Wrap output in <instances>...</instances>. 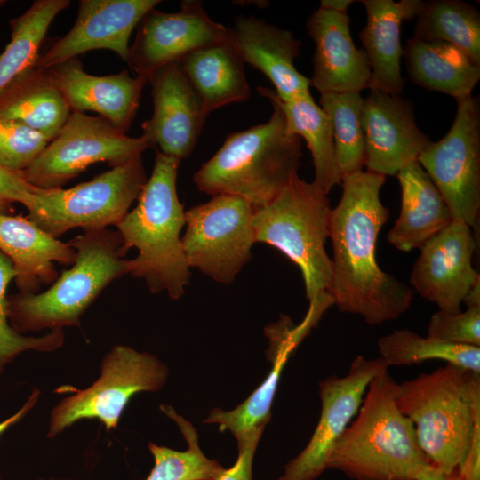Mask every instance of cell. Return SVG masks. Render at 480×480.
Returning <instances> with one entry per match:
<instances>
[{"label": "cell", "instance_id": "36", "mask_svg": "<svg viewBox=\"0 0 480 480\" xmlns=\"http://www.w3.org/2000/svg\"><path fill=\"white\" fill-rule=\"evenodd\" d=\"M50 140L41 132L13 120L0 118V165L20 173L44 150Z\"/></svg>", "mask_w": 480, "mask_h": 480}, {"label": "cell", "instance_id": "41", "mask_svg": "<svg viewBox=\"0 0 480 480\" xmlns=\"http://www.w3.org/2000/svg\"><path fill=\"white\" fill-rule=\"evenodd\" d=\"M416 480H464L459 473L447 474L429 463L420 472Z\"/></svg>", "mask_w": 480, "mask_h": 480}, {"label": "cell", "instance_id": "21", "mask_svg": "<svg viewBox=\"0 0 480 480\" xmlns=\"http://www.w3.org/2000/svg\"><path fill=\"white\" fill-rule=\"evenodd\" d=\"M47 69L71 112H96L126 133L136 116L147 83L145 77H132L128 70L108 76L90 75L77 57Z\"/></svg>", "mask_w": 480, "mask_h": 480}, {"label": "cell", "instance_id": "8", "mask_svg": "<svg viewBox=\"0 0 480 480\" xmlns=\"http://www.w3.org/2000/svg\"><path fill=\"white\" fill-rule=\"evenodd\" d=\"M147 180L141 155H138L70 188H39L28 218L57 239L74 228L85 231L116 226Z\"/></svg>", "mask_w": 480, "mask_h": 480}, {"label": "cell", "instance_id": "38", "mask_svg": "<svg viewBox=\"0 0 480 480\" xmlns=\"http://www.w3.org/2000/svg\"><path fill=\"white\" fill-rule=\"evenodd\" d=\"M266 425L252 428L236 436L238 456L230 468L225 469L217 480H252V461Z\"/></svg>", "mask_w": 480, "mask_h": 480}, {"label": "cell", "instance_id": "26", "mask_svg": "<svg viewBox=\"0 0 480 480\" xmlns=\"http://www.w3.org/2000/svg\"><path fill=\"white\" fill-rule=\"evenodd\" d=\"M404 56L412 83L455 100L470 96L480 79V62L444 41L409 38Z\"/></svg>", "mask_w": 480, "mask_h": 480}, {"label": "cell", "instance_id": "14", "mask_svg": "<svg viewBox=\"0 0 480 480\" xmlns=\"http://www.w3.org/2000/svg\"><path fill=\"white\" fill-rule=\"evenodd\" d=\"M386 367L380 357L367 359L358 355L346 375H332L319 382L318 423L308 444L285 465L277 480H315L327 469L330 453L356 415L370 382Z\"/></svg>", "mask_w": 480, "mask_h": 480}, {"label": "cell", "instance_id": "28", "mask_svg": "<svg viewBox=\"0 0 480 480\" xmlns=\"http://www.w3.org/2000/svg\"><path fill=\"white\" fill-rule=\"evenodd\" d=\"M257 90L260 95L281 108L287 132L305 140L315 168L314 181L328 194L334 186L341 183L329 116L315 102L310 92L292 101L283 102L274 90L264 87H258Z\"/></svg>", "mask_w": 480, "mask_h": 480}, {"label": "cell", "instance_id": "25", "mask_svg": "<svg viewBox=\"0 0 480 480\" xmlns=\"http://www.w3.org/2000/svg\"><path fill=\"white\" fill-rule=\"evenodd\" d=\"M71 109L47 68L31 67L0 92V118L21 123L52 140Z\"/></svg>", "mask_w": 480, "mask_h": 480}, {"label": "cell", "instance_id": "22", "mask_svg": "<svg viewBox=\"0 0 480 480\" xmlns=\"http://www.w3.org/2000/svg\"><path fill=\"white\" fill-rule=\"evenodd\" d=\"M367 21L359 34L371 66V91L400 95L404 89L401 74V26L417 17L421 0H363Z\"/></svg>", "mask_w": 480, "mask_h": 480}, {"label": "cell", "instance_id": "37", "mask_svg": "<svg viewBox=\"0 0 480 480\" xmlns=\"http://www.w3.org/2000/svg\"><path fill=\"white\" fill-rule=\"evenodd\" d=\"M428 337L444 342L480 348V308L465 311L434 313L428 326Z\"/></svg>", "mask_w": 480, "mask_h": 480}, {"label": "cell", "instance_id": "1", "mask_svg": "<svg viewBox=\"0 0 480 480\" xmlns=\"http://www.w3.org/2000/svg\"><path fill=\"white\" fill-rule=\"evenodd\" d=\"M386 177L367 171L343 176L342 194L332 209V280L328 293L340 311L376 325L403 315L412 300L411 288L382 271L376 244L389 211L380 198Z\"/></svg>", "mask_w": 480, "mask_h": 480}, {"label": "cell", "instance_id": "44", "mask_svg": "<svg viewBox=\"0 0 480 480\" xmlns=\"http://www.w3.org/2000/svg\"><path fill=\"white\" fill-rule=\"evenodd\" d=\"M4 1L0 0V6L3 5Z\"/></svg>", "mask_w": 480, "mask_h": 480}, {"label": "cell", "instance_id": "43", "mask_svg": "<svg viewBox=\"0 0 480 480\" xmlns=\"http://www.w3.org/2000/svg\"><path fill=\"white\" fill-rule=\"evenodd\" d=\"M462 303H465L467 308H480V278L473 284L468 294L465 296Z\"/></svg>", "mask_w": 480, "mask_h": 480}, {"label": "cell", "instance_id": "34", "mask_svg": "<svg viewBox=\"0 0 480 480\" xmlns=\"http://www.w3.org/2000/svg\"><path fill=\"white\" fill-rule=\"evenodd\" d=\"M292 351L289 348L269 350L273 368L263 383L234 410L212 409L203 422L217 423L220 432L228 430L235 436L252 428L267 425L280 375Z\"/></svg>", "mask_w": 480, "mask_h": 480}, {"label": "cell", "instance_id": "20", "mask_svg": "<svg viewBox=\"0 0 480 480\" xmlns=\"http://www.w3.org/2000/svg\"><path fill=\"white\" fill-rule=\"evenodd\" d=\"M228 40L244 63L265 75L276 97L289 102L309 93V79L294 66L300 41L286 29L253 16H238L228 30Z\"/></svg>", "mask_w": 480, "mask_h": 480}, {"label": "cell", "instance_id": "11", "mask_svg": "<svg viewBox=\"0 0 480 480\" xmlns=\"http://www.w3.org/2000/svg\"><path fill=\"white\" fill-rule=\"evenodd\" d=\"M148 148L142 136L129 137L100 116L74 111L39 156L19 174L38 188H62L92 164L120 165Z\"/></svg>", "mask_w": 480, "mask_h": 480}, {"label": "cell", "instance_id": "35", "mask_svg": "<svg viewBox=\"0 0 480 480\" xmlns=\"http://www.w3.org/2000/svg\"><path fill=\"white\" fill-rule=\"evenodd\" d=\"M16 276L12 260L0 251V378L4 366L26 350L51 352L64 343L62 330L50 331L40 337L24 336L12 329L7 315V286Z\"/></svg>", "mask_w": 480, "mask_h": 480}, {"label": "cell", "instance_id": "10", "mask_svg": "<svg viewBox=\"0 0 480 480\" xmlns=\"http://www.w3.org/2000/svg\"><path fill=\"white\" fill-rule=\"evenodd\" d=\"M254 211L244 198L219 195L185 212L181 244L188 268L232 283L252 258Z\"/></svg>", "mask_w": 480, "mask_h": 480}, {"label": "cell", "instance_id": "33", "mask_svg": "<svg viewBox=\"0 0 480 480\" xmlns=\"http://www.w3.org/2000/svg\"><path fill=\"white\" fill-rule=\"evenodd\" d=\"M364 98L359 92L320 93V107L329 116L341 179L363 171L364 139L361 124Z\"/></svg>", "mask_w": 480, "mask_h": 480}, {"label": "cell", "instance_id": "9", "mask_svg": "<svg viewBox=\"0 0 480 480\" xmlns=\"http://www.w3.org/2000/svg\"><path fill=\"white\" fill-rule=\"evenodd\" d=\"M168 369L156 356L124 345L111 348L101 362L100 376L89 388L73 389L50 416L48 438H53L80 420H99L107 431L116 428L131 397L138 392L159 390Z\"/></svg>", "mask_w": 480, "mask_h": 480}, {"label": "cell", "instance_id": "17", "mask_svg": "<svg viewBox=\"0 0 480 480\" xmlns=\"http://www.w3.org/2000/svg\"><path fill=\"white\" fill-rule=\"evenodd\" d=\"M153 113L142 123V137L150 148L180 161L193 151L208 116L180 63L161 68L147 78Z\"/></svg>", "mask_w": 480, "mask_h": 480}, {"label": "cell", "instance_id": "19", "mask_svg": "<svg viewBox=\"0 0 480 480\" xmlns=\"http://www.w3.org/2000/svg\"><path fill=\"white\" fill-rule=\"evenodd\" d=\"M348 13L318 8L306 22L316 49L310 86L320 93L361 92L369 88L371 66L363 48L353 43Z\"/></svg>", "mask_w": 480, "mask_h": 480}, {"label": "cell", "instance_id": "32", "mask_svg": "<svg viewBox=\"0 0 480 480\" xmlns=\"http://www.w3.org/2000/svg\"><path fill=\"white\" fill-rule=\"evenodd\" d=\"M159 408L176 422L188 447L184 452H179L148 443L154 467L145 480H217L225 468L217 460H210L203 453L198 444V434L193 425L172 406L161 404Z\"/></svg>", "mask_w": 480, "mask_h": 480}, {"label": "cell", "instance_id": "2", "mask_svg": "<svg viewBox=\"0 0 480 480\" xmlns=\"http://www.w3.org/2000/svg\"><path fill=\"white\" fill-rule=\"evenodd\" d=\"M396 403L428 463L459 473L480 438V373L452 364L397 383Z\"/></svg>", "mask_w": 480, "mask_h": 480}, {"label": "cell", "instance_id": "3", "mask_svg": "<svg viewBox=\"0 0 480 480\" xmlns=\"http://www.w3.org/2000/svg\"><path fill=\"white\" fill-rule=\"evenodd\" d=\"M382 369L370 382L362 404L333 446L327 468L354 480H416L428 461L412 422L397 408V383Z\"/></svg>", "mask_w": 480, "mask_h": 480}, {"label": "cell", "instance_id": "27", "mask_svg": "<svg viewBox=\"0 0 480 480\" xmlns=\"http://www.w3.org/2000/svg\"><path fill=\"white\" fill-rule=\"evenodd\" d=\"M179 63L207 115L250 96L244 63L228 39L198 50Z\"/></svg>", "mask_w": 480, "mask_h": 480}, {"label": "cell", "instance_id": "40", "mask_svg": "<svg viewBox=\"0 0 480 480\" xmlns=\"http://www.w3.org/2000/svg\"><path fill=\"white\" fill-rule=\"evenodd\" d=\"M40 395V391L38 389H34L28 398V400L25 402V404L21 406V408L17 411L13 415L7 418L6 420L0 422V436L2 434H4L9 428H11L12 425L18 423L20 420H21L36 405V404L38 401ZM1 480V477H0Z\"/></svg>", "mask_w": 480, "mask_h": 480}, {"label": "cell", "instance_id": "18", "mask_svg": "<svg viewBox=\"0 0 480 480\" xmlns=\"http://www.w3.org/2000/svg\"><path fill=\"white\" fill-rule=\"evenodd\" d=\"M159 0H82L72 28L35 63L49 68L98 49L111 50L124 61L129 54V39L134 28Z\"/></svg>", "mask_w": 480, "mask_h": 480}, {"label": "cell", "instance_id": "13", "mask_svg": "<svg viewBox=\"0 0 480 480\" xmlns=\"http://www.w3.org/2000/svg\"><path fill=\"white\" fill-rule=\"evenodd\" d=\"M126 63L146 79L156 70L228 39V30L214 21L200 1H183L175 12L152 9L139 23Z\"/></svg>", "mask_w": 480, "mask_h": 480}, {"label": "cell", "instance_id": "7", "mask_svg": "<svg viewBox=\"0 0 480 480\" xmlns=\"http://www.w3.org/2000/svg\"><path fill=\"white\" fill-rule=\"evenodd\" d=\"M331 214L327 194L297 175L274 200L255 209L252 221L255 243L280 250L299 266L309 308L323 312L333 305L328 293L332 260L324 249Z\"/></svg>", "mask_w": 480, "mask_h": 480}, {"label": "cell", "instance_id": "42", "mask_svg": "<svg viewBox=\"0 0 480 480\" xmlns=\"http://www.w3.org/2000/svg\"><path fill=\"white\" fill-rule=\"evenodd\" d=\"M354 3L353 0H321L319 8L347 13L348 7Z\"/></svg>", "mask_w": 480, "mask_h": 480}, {"label": "cell", "instance_id": "23", "mask_svg": "<svg viewBox=\"0 0 480 480\" xmlns=\"http://www.w3.org/2000/svg\"><path fill=\"white\" fill-rule=\"evenodd\" d=\"M0 251L12 262L20 292L36 293L59 277L53 262L73 265L75 250L54 238L28 218L0 213Z\"/></svg>", "mask_w": 480, "mask_h": 480}, {"label": "cell", "instance_id": "39", "mask_svg": "<svg viewBox=\"0 0 480 480\" xmlns=\"http://www.w3.org/2000/svg\"><path fill=\"white\" fill-rule=\"evenodd\" d=\"M39 190L28 183L19 173L0 165V213L7 214L14 203L27 209L33 202L34 195Z\"/></svg>", "mask_w": 480, "mask_h": 480}, {"label": "cell", "instance_id": "5", "mask_svg": "<svg viewBox=\"0 0 480 480\" xmlns=\"http://www.w3.org/2000/svg\"><path fill=\"white\" fill-rule=\"evenodd\" d=\"M265 124L229 133L220 149L195 172L198 190L247 200L257 209L274 200L298 175L301 139L286 130L281 108Z\"/></svg>", "mask_w": 480, "mask_h": 480}, {"label": "cell", "instance_id": "31", "mask_svg": "<svg viewBox=\"0 0 480 480\" xmlns=\"http://www.w3.org/2000/svg\"><path fill=\"white\" fill-rule=\"evenodd\" d=\"M380 358L389 365H412L443 360L480 373V348L422 337L408 329L396 330L377 340Z\"/></svg>", "mask_w": 480, "mask_h": 480}, {"label": "cell", "instance_id": "30", "mask_svg": "<svg viewBox=\"0 0 480 480\" xmlns=\"http://www.w3.org/2000/svg\"><path fill=\"white\" fill-rule=\"evenodd\" d=\"M68 0H36L10 20L11 41L0 55V92L20 74L34 67L48 28Z\"/></svg>", "mask_w": 480, "mask_h": 480}, {"label": "cell", "instance_id": "4", "mask_svg": "<svg viewBox=\"0 0 480 480\" xmlns=\"http://www.w3.org/2000/svg\"><path fill=\"white\" fill-rule=\"evenodd\" d=\"M180 163L157 150L136 206L116 226L125 251L138 250L128 260V274L144 279L152 293L165 291L172 300L184 294L191 276L180 238L185 212L176 188Z\"/></svg>", "mask_w": 480, "mask_h": 480}, {"label": "cell", "instance_id": "24", "mask_svg": "<svg viewBox=\"0 0 480 480\" xmlns=\"http://www.w3.org/2000/svg\"><path fill=\"white\" fill-rule=\"evenodd\" d=\"M396 176L401 187V212L388 235V241L402 252L420 249L452 221V214L418 161L405 165Z\"/></svg>", "mask_w": 480, "mask_h": 480}, {"label": "cell", "instance_id": "6", "mask_svg": "<svg viewBox=\"0 0 480 480\" xmlns=\"http://www.w3.org/2000/svg\"><path fill=\"white\" fill-rule=\"evenodd\" d=\"M76 252L71 268L40 293L7 296L10 325L19 333L79 326L80 317L114 280L128 274L127 252L118 231L85 230L68 243Z\"/></svg>", "mask_w": 480, "mask_h": 480}, {"label": "cell", "instance_id": "15", "mask_svg": "<svg viewBox=\"0 0 480 480\" xmlns=\"http://www.w3.org/2000/svg\"><path fill=\"white\" fill-rule=\"evenodd\" d=\"M476 248L472 229L452 220L420 248L413 264L410 284L439 310L457 312L479 274L472 266Z\"/></svg>", "mask_w": 480, "mask_h": 480}, {"label": "cell", "instance_id": "16", "mask_svg": "<svg viewBox=\"0 0 480 480\" xmlns=\"http://www.w3.org/2000/svg\"><path fill=\"white\" fill-rule=\"evenodd\" d=\"M361 124L366 171L385 177L417 161L431 142L416 124L412 102L400 95L371 91L363 100Z\"/></svg>", "mask_w": 480, "mask_h": 480}, {"label": "cell", "instance_id": "12", "mask_svg": "<svg viewBox=\"0 0 480 480\" xmlns=\"http://www.w3.org/2000/svg\"><path fill=\"white\" fill-rule=\"evenodd\" d=\"M456 102L452 127L417 161L444 197L452 220L472 228L480 213V101L470 95Z\"/></svg>", "mask_w": 480, "mask_h": 480}, {"label": "cell", "instance_id": "29", "mask_svg": "<svg viewBox=\"0 0 480 480\" xmlns=\"http://www.w3.org/2000/svg\"><path fill=\"white\" fill-rule=\"evenodd\" d=\"M413 38L449 43L480 62V12L460 0L422 1Z\"/></svg>", "mask_w": 480, "mask_h": 480}]
</instances>
